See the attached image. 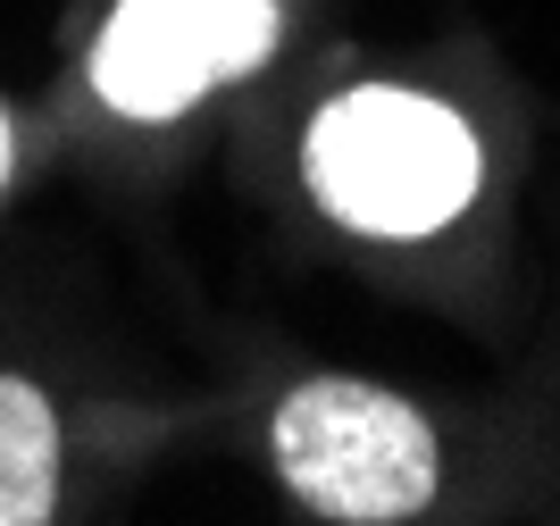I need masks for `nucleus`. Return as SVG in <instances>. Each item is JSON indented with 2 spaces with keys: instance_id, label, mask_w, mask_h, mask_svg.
Segmentation results:
<instances>
[{
  "instance_id": "7ed1b4c3",
  "label": "nucleus",
  "mask_w": 560,
  "mask_h": 526,
  "mask_svg": "<svg viewBox=\"0 0 560 526\" xmlns=\"http://www.w3.org/2000/svg\"><path fill=\"white\" fill-rule=\"evenodd\" d=\"M277 34V0H117L93 34V92L117 117L160 126L268 68Z\"/></svg>"
},
{
  "instance_id": "f03ea898",
  "label": "nucleus",
  "mask_w": 560,
  "mask_h": 526,
  "mask_svg": "<svg viewBox=\"0 0 560 526\" xmlns=\"http://www.w3.org/2000/svg\"><path fill=\"white\" fill-rule=\"evenodd\" d=\"M284 493L327 526H401L444 493V443L419 401L360 376H310L268 418Z\"/></svg>"
},
{
  "instance_id": "20e7f679",
  "label": "nucleus",
  "mask_w": 560,
  "mask_h": 526,
  "mask_svg": "<svg viewBox=\"0 0 560 526\" xmlns=\"http://www.w3.org/2000/svg\"><path fill=\"white\" fill-rule=\"evenodd\" d=\"M59 510V410L18 367H0V526H43Z\"/></svg>"
},
{
  "instance_id": "f257e3e1",
  "label": "nucleus",
  "mask_w": 560,
  "mask_h": 526,
  "mask_svg": "<svg viewBox=\"0 0 560 526\" xmlns=\"http://www.w3.org/2000/svg\"><path fill=\"white\" fill-rule=\"evenodd\" d=\"M310 201L335 226L376 234V243H419L444 234L477 184H486V142L452 101L410 84H351L302 135Z\"/></svg>"
},
{
  "instance_id": "39448f33",
  "label": "nucleus",
  "mask_w": 560,
  "mask_h": 526,
  "mask_svg": "<svg viewBox=\"0 0 560 526\" xmlns=\"http://www.w3.org/2000/svg\"><path fill=\"white\" fill-rule=\"evenodd\" d=\"M9 167H18V135H9V109H0V184H9Z\"/></svg>"
}]
</instances>
